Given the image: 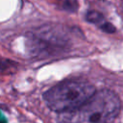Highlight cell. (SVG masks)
Segmentation results:
<instances>
[{"label": "cell", "mask_w": 123, "mask_h": 123, "mask_svg": "<svg viewBox=\"0 0 123 123\" xmlns=\"http://www.w3.org/2000/svg\"><path fill=\"white\" fill-rule=\"evenodd\" d=\"M61 9L68 12H75L78 10L77 0H63L61 4Z\"/></svg>", "instance_id": "5b68a950"}, {"label": "cell", "mask_w": 123, "mask_h": 123, "mask_svg": "<svg viewBox=\"0 0 123 123\" xmlns=\"http://www.w3.org/2000/svg\"><path fill=\"white\" fill-rule=\"evenodd\" d=\"M86 21H88V22H90V23L96 24L98 27H100L103 23L106 22L104 16H103L100 12H95V11L87 12L86 14Z\"/></svg>", "instance_id": "277c9868"}, {"label": "cell", "mask_w": 123, "mask_h": 123, "mask_svg": "<svg viewBox=\"0 0 123 123\" xmlns=\"http://www.w3.org/2000/svg\"><path fill=\"white\" fill-rule=\"evenodd\" d=\"M102 31H104V32H106V33H109V34H112V33H114L115 32V27L111 24V23H110V22H105V23H103L100 27H99Z\"/></svg>", "instance_id": "8992f818"}, {"label": "cell", "mask_w": 123, "mask_h": 123, "mask_svg": "<svg viewBox=\"0 0 123 123\" xmlns=\"http://www.w3.org/2000/svg\"><path fill=\"white\" fill-rule=\"evenodd\" d=\"M95 92V87L86 81L66 80L44 92L43 99L50 110L65 113L80 108Z\"/></svg>", "instance_id": "7a4b0ae2"}, {"label": "cell", "mask_w": 123, "mask_h": 123, "mask_svg": "<svg viewBox=\"0 0 123 123\" xmlns=\"http://www.w3.org/2000/svg\"><path fill=\"white\" fill-rule=\"evenodd\" d=\"M13 62L9 61V60H5L3 58L0 57V71H3V70H6L7 68H9Z\"/></svg>", "instance_id": "52a82bcc"}, {"label": "cell", "mask_w": 123, "mask_h": 123, "mask_svg": "<svg viewBox=\"0 0 123 123\" xmlns=\"http://www.w3.org/2000/svg\"><path fill=\"white\" fill-rule=\"evenodd\" d=\"M66 45V39L57 30L44 27L31 36L28 39V48L34 55L45 54L54 48Z\"/></svg>", "instance_id": "3957f363"}, {"label": "cell", "mask_w": 123, "mask_h": 123, "mask_svg": "<svg viewBox=\"0 0 123 123\" xmlns=\"http://www.w3.org/2000/svg\"><path fill=\"white\" fill-rule=\"evenodd\" d=\"M0 123H8V122H7V120H6V117L2 114L1 111H0Z\"/></svg>", "instance_id": "ba28073f"}, {"label": "cell", "mask_w": 123, "mask_h": 123, "mask_svg": "<svg viewBox=\"0 0 123 123\" xmlns=\"http://www.w3.org/2000/svg\"><path fill=\"white\" fill-rule=\"evenodd\" d=\"M120 108L118 96L111 90L102 89L77 110L59 115L58 123H111Z\"/></svg>", "instance_id": "6da1fadb"}]
</instances>
